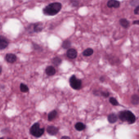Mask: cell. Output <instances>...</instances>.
Wrapping results in <instances>:
<instances>
[{"instance_id": "cell-1", "label": "cell", "mask_w": 139, "mask_h": 139, "mask_svg": "<svg viewBox=\"0 0 139 139\" xmlns=\"http://www.w3.org/2000/svg\"><path fill=\"white\" fill-rule=\"evenodd\" d=\"M62 8V5L59 3H54L46 6L43 9V13L47 16H54L57 14Z\"/></svg>"}, {"instance_id": "cell-2", "label": "cell", "mask_w": 139, "mask_h": 139, "mask_svg": "<svg viewBox=\"0 0 139 139\" xmlns=\"http://www.w3.org/2000/svg\"><path fill=\"white\" fill-rule=\"evenodd\" d=\"M119 118L122 121H127L129 124L134 123L136 120L135 115L129 111H124L120 112Z\"/></svg>"}, {"instance_id": "cell-3", "label": "cell", "mask_w": 139, "mask_h": 139, "mask_svg": "<svg viewBox=\"0 0 139 139\" xmlns=\"http://www.w3.org/2000/svg\"><path fill=\"white\" fill-rule=\"evenodd\" d=\"M44 129L40 128V124L38 123L34 124L30 129V133L35 137H41L44 133Z\"/></svg>"}, {"instance_id": "cell-4", "label": "cell", "mask_w": 139, "mask_h": 139, "mask_svg": "<svg viewBox=\"0 0 139 139\" xmlns=\"http://www.w3.org/2000/svg\"><path fill=\"white\" fill-rule=\"evenodd\" d=\"M70 84L73 89L76 90H79L81 88L82 86V81L79 79H77L75 75L72 76L70 80Z\"/></svg>"}, {"instance_id": "cell-5", "label": "cell", "mask_w": 139, "mask_h": 139, "mask_svg": "<svg viewBox=\"0 0 139 139\" xmlns=\"http://www.w3.org/2000/svg\"><path fill=\"white\" fill-rule=\"evenodd\" d=\"M9 42L6 37L0 35V50L5 49L8 46Z\"/></svg>"}, {"instance_id": "cell-6", "label": "cell", "mask_w": 139, "mask_h": 139, "mask_svg": "<svg viewBox=\"0 0 139 139\" xmlns=\"http://www.w3.org/2000/svg\"><path fill=\"white\" fill-rule=\"evenodd\" d=\"M67 57L70 59H74L77 56V52L75 49L70 48L67 52Z\"/></svg>"}, {"instance_id": "cell-7", "label": "cell", "mask_w": 139, "mask_h": 139, "mask_svg": "<svg viewBox=\"0 0 139 139\" xmlns=\"http://www.w3.org/2000/svg\"><path fill=\"white\" fill-rule=\"evenodd\" d=\"M107 5L109 8H118L120 6V3L117 0H109L107 3Z\"/></svg>"}, {"instance_id": "cell-8", "label": "cell", "mask_w": 139, "mask_h": 139, "mask_svg": "<svg viewBox=\"0 0 139 139\" xmlns=\"http://www.w3.org/2000/svg\"><path fill=\"white\" fill-rule=\"evenodd\" d=\"M6 60L7 62H9L10 63H13L16 60V56L14 54L12 53H9L6 55Z\"/></svg>"}, {"instance_id": "cell-9", "label": "cell", "mask_w": 139, "mask_h": 139, "mask_svg": "<svg viewBox=\"0 0 139 139\" xmlns=\"http://www.w3.org/2000/svg\"><path fill=\"white\" fill-rule=\"evenodd\" d=\"M46 73L48 76L54 75L56 73V70L54 67L52 66H48L46 69Z\"/></svg>"}, {"instance_id": "cell-10", "label": "cell", "mask_w": 139, "mask_h": 139, "mask_svg": "<svg viewBox=\"0 0 139 139\" xmlns=\"http://www.w3.org/2000/svg\"><path fill=\"white\" fill-rule=\"evenodd\" d=\"M47 132L51 135H55L58 131V129L57 127L54 126H49L47 128Z\"/></svg>"}, {"instance_id": "cell-11", "label": "cell", "mask_w": 139, "mask_h": 139, "mask_svg": "<svg viewBox=\"0 0 139 139\" xmlns=\"http://www.w3.org/2000/svg\"><path fill=\"white\" fill-rule=\"evenodd\" d=\"M118 119L117 116L114 113H111L109 115L108 120L110 123H113L116 122Z\"/></svg>"}, {"instance_id": "cell-12", "label": "cell", "mask_w": 139, "mask_h": 139, "mask_svg": "<svg viewBox=\"0 0 139 139\" xmlns=\"http://www.w3.org/2000/svg\"><path fill=\"white\" fill-rule=\"evenodd\" d=\"M120 24L122 26V27L126 29L128 28L129 26V21L127 19L125 18H122L120 20Z\"/></svg>"}, {"instance_id": "cell-13", "label": "cell", "mask_w": 139, "mask_h": 139, "mask_svg": "<svg viewBox=\"0 0 139 139\" xmlns=\"http://www.w3.org/2000/svg\"><path fill=\"white\" fill-rule=\"evenodd\" d=\"M131 101L132 104L136 105L139 103V97L138 95L134 94L133 95L131 98Z\"/></svg>"}, {"instance_id": "cell-14", "label": "cell", "mask_w": 139, "mask_h": 139, "mask_svg": "<svg viewBox=\"0 0 139 139\" xmlns=\"http://www.w3.org/2000/svg\"><path fill=\"white\" fill-rule=\"evenodd\" d=\"M76 129L79 131H81L85 128V126L82 122H78L75 124Z\"/></svg>"}, {"instance_id": "cell-15", "label": "cell", "mask_w": 139, "mask_h": 139, "mask_svg": "<svg viewBox=\"0 0 139 139\" xmlns=\"http://www.w3.org/2000/svg\"><path fill=\"white\" fill-rule=\"evenodd\" d=\"M94 53L93 49L91 48H88L85 49L83 53V56L88 57L92 55Z\"/></svg>"}, {"instance_id": "cell-16", "label": "cell", "mask_w": 139, "mask_h": 139, "mask_svg": "<svg viewBox=\"0 0 139 139\" xmlns=\"http://www.w3.org/2000/svg\"><path fill=\"white\" fill-rule=\"evenodd\" d=\"M57 115V112L55 110H53L50 112L48 115V120L51 121L53 120V119L55 118Z\"/></svg>"}, {"instance_id": "cell-17", "label": "cell", "mask_w": 139, "mask_h": 139, "mask_svg": "<svg viewBox=\"0 0 139 139\" xmlns=\"http://www.w3.org/2000/svg\"><path fill=\"white\" fill-rule=\"evenodd\" d=\"M61 59L58 57H55L53 58L52 60V62L55 66H58L60 64H61Z\"/></svg>"}, {"instance_id": "cell-18", "label": "cell", "mask_w": 139, "mask_h": 139, "mask_svg": "<svg viewBox=\"0 0 139 139\" xmlns=\"http://www.w3.org/2000/svg\"><path fill=\"white\" fill-rule=\"evenodd\" d=\"M42 26L40 24H36L33 26V30L34 32L38 33L42 31Z\"/></svg>"}, {"instance_id": "cell-19", "label": "cell", "mask_w": 139, "mask_h": 139, "mask_svg": "<svg viewBox=\"0 0 139 139\" xmlns=\"http://www.w3.org/2000/svg\"><path fill=\"white\" fill-rule=\"evenodd\" d=\"M71 43L69 40H65L63 42L62 46L64 49H68L71 46Z\"/></svg>"}, {"instance_id": "cell-20", "label": "cell", "mask_w": 139, "mask_h": 139, "mask_svg": "<svg viewBox=\"0 0 139 139\" xmlns=\"http://www.w3.org/2000/svg\"><path fill=\"white\" fill-rule=\"evenodd\" d=\"M20 89L21 92H24V93L28 92L29 90V89L28 88V86L24 83H21L20 84Z\"/></svg>"}, {"instance_id": "cell-21", "label": "cell", "mask_w": 139, "mask_h": 139, "mask_svg": "<svg viewBox=\"0 0 139 139\" xmlns=\"http://www.w3.org/2000/svg\"><path fill=\"white\" fill-rule=\"evenodd\" d=\"M109 102L112 104V105H114V106H117L118 105V102L116 100V99L113 97L110 98L109 99Z\"/></svg>"}, {"instance_id": "cell-22", "label": "cell", "mask_w": 139, "mask_h": 139, "mask_svg": "<svg viewBox=\"0 0 139 139\" xmlns=\"http://www.w3.org/2000/svg\"><path fill=\"white\" fill-rule=\"evenodd\" d=\"M100 94H101L102 96L105 97V98L108 97V96H109V92H100Z\"/></svg>"}, {"instance_id": "cell-23", "label": "cell", "mask_w": 139, "mask_h": 139, "mask_svg": "<svg viewBox=\"0 0 139 139\" xmlns=\"http://www.w3.org/2000/svg\"><path fill=\"white\" fill-rule=\"evenodd\" d=\"M134 13L136 15H139V5L137 6L134 10Z\"/></svg>"}, {"instance_id": "cell-24", "label": "cell", "mask_w": 139, "mask_h": 139, "mask_svg": "<svg viewBox=\"0 0 139 139\" xmlns=\"http://www.w3.org/2000/svg\"><path fill=\"white\" fill-rule=\"evenodd\" d=\"M72 5H73V6H77V5H78V2H77V1H72Z\"/></svg>"}, {"instance_id": "cell-25", "label": "cell", "mask_w": 139, "mask_h": 139, "mask_svg": "<svg viewBox=\"0 0 139 139\" xmlns=\"http://www.w3.org/2000/svg\"><path fill=\"white\" fill-rule=\"evenodd\" d=\"M133 24H138L139 25V20H135L133 22Z\"/></svg>"}, {"instance_id": "cell-26", "label": "cell", "mask_w": 139, "mask_h": 139, "mask_svg": "<svg viewBox=\"0 0 139 139\" xmlns=\"http://www.w3.org/2000/svg\"><path fill=\"white\" fill-rule=\"evenodd\" d=\"M105 79V78H104V77H101L100 78V80L101 82H103V81H104Z\"/></svg>"}, {"instance_id": "cell-27", "label": "cell", "mask_w": 139, "mask_h": 139, "mask_svg": "<svg viewBox=\"0 0 139 139\" xmlns=\"http://www.w3.org/2000/svg\"><path fill=\"white\" fill-rule=\"evenodd\" d=\"M61 139H70V138L68 136H63L61 137Z\"/></svg>"}, {"instance_id": "cell-28", "label": "cell", "mask_w": 139, "mask_h": 139, "mask_svg": "<svg viewBox=\"0 0 139 139\" xmlns=\"http://www.w3.org/2000/svg\"><path fill=\"white\" fill-rule=\"evenodd\" d=\"M1 71H2V67L0 66V74L1 73Z\"/></svg>"}, {"instance_id": "cell-29", "label": "cell", "mask_w": 139, "mask_h": 139, "mask_svg": "<svg viewBox=\"0 0 139 139\" xmlns=\"http://www.w3.org/2000/svg\"><path fill=\"white\" fill-rule=\"evenodd\" d=\"M0 139H4L3 138H0Z\"/></svg>"}]
</instances>
